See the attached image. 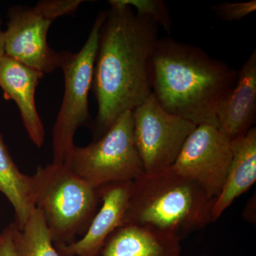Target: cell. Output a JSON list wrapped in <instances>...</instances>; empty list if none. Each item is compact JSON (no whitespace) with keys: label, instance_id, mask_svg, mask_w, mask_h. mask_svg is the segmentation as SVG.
<instances>
[{"label":"cell","instance_id":"cell-1","mask_svg":"<svg viewBox=\"0 0 256 256\" xmlns=\"http://www.w3.org/2000/svg\"><path fill=\"white\" fill-rule=\"evenodd\" d=\"M100 28L92 89L98 104L94 140L121 114L132 111L152 94L149 64L158 38V24L119 0L109 1Z\"/></svg>","mask_w":256,"mask_h":256},{"label":"cell","instance_id":"cell-2","mask_svg":"<svg viewBox=\"0 0 256 256\" xmlns=\"http://www.w3.org/2000/svg\"><path fill=\"white\" fill-rule=\"evenodd\" d=\"M238 72L200 47L159 38L149 64L152 92L165 110L196 126L217 127V112Z\"/></svg>","mask_w":256,"mask_h":256},{"label":"cell","instance_id":"cell-3","mask_svg":"<svg viewBox=\"0 0 256 256\" xmlns=\"http://www.w3.org/2000/svg\"><path fill=\"white\" fill-rule=\"evenodd\" d=\"M216 198L172 168L146 172L133 180L122 225H134L181 233L213 222Z\"/></svg>","mask_w":256,"mask_h":256},{"label":"cell","instance_id":"cell-4","mask_svg":"<svg viewBox=\"0 0 256 256\" xmlns=\"http://www.w3.org/2000/svg\"><path fill=\"white\" fill-rule=\"evenodd\" d=\"M31 186L35 208L43 215L55 248L84 236L100 204L98 188L68 165L52 162L37 168Z\"/></svg>","mask_w":256,"mask_h":256},{"label":"cell","instance_id":"cell-5","mask_svg":"<svg viewBox=\"0 0 256 256\" xmlns=\"http://www.w3.org/2000/svg\"><path fill=\"white\" fill-rule=\"evenodd\" d=\"M106 11L96 18L86 41L79 52H64L60 69L64 76L63 100L52 129V154L54 164H66L75 144L78 128L90 120L89 92L92 88L99 36Z\"/></svg>","mask_w":256,"mask_h":256},{"label":"cell","instance_id":"cell-6","mask_svg":"<svg viewBox=\"0 0 256 256\" xmlns=\"http://www.w3.org/2000/svg\"><path fill=\"white\" fill-rule=\"evenodd\" d=\"M84 2L42 0L34 6L10 8L3 31L4 54L44 74L60 68L64 52L50 46L48 30L57 18L74 14Z\"/></svg>","mask_w":256,"mask_h":256},{"label":"cell","instance_id":"cell-7","mask_svg":"<svg viewBox=\"0 0 256 256\" xmlns=\"http://www.w3.org/2000/svg\"><path fill=\"white\" fill-rule=\"evenodd\" d=\"M65 164L96 188L140 176L144 170L134 142L132 111L121 114L98 139L75 146Z\"/></svg>","mask_w":256,"mask_h":256},{"label":"cell","instance_id":"cell-8","mask_svg":"<svg viewBox=\"0 0 256 256\" xmlns=\"http://www.w3.org/2000/svg\"><path fill=\"white\" fill-rule=\"evenodd\" d=\"M133 133L146 172L171 168L196 124L168 112L152 92L132 110Z\"/></svg>","mask_w":256,"mask_h":256},{"label":"cell","instance_id":"cell-9","mask_svg":"<svg viewBox=\"0 0 256 256\" xmlns=\"http://www.w3.org/2000/svg\"><path fill=\"white\" fill-rule=\"evenodd\" d=\"M232 160V140L216 126L203 124L190 133L172 168L216 198L225 184Z\"/></svg>","mask_w":256,"mask_h":256},{"label":"cell","instance_id":"cell-10","mask_svg":"<svg viewBox=\"0 0 256 256\" xmlns=\"http://www.w3.org/2000/svg\"><path fill=\"white\" fill-rule=\"evenodd\" d=\"M132 182L108 184L98 188L100 208L84 236L72 244L56 248L60 256H98L108 238L122 226Z\"/></svg>","mask_w":256,"mask_h":256},{"label":"cell","instance_id":"cell-11","mask_svg":"<svg viewBox=\"0 0 256 256\" xmlns=\"http://www.w3.org/2000/svg\"><path fill=\"white\" fill-rule=\"evenodd\" d=\"M44 76L5 54L0 60V88L6 100L18 106L25 130L38 148L44 142L45 130L37 111L35 92Z\"/></svg>","mask_w":256,"mask_h":256},{"label":"cell","instance_id":"cell-12","mask_svg":"<svg viewBox=\"0 0 256 256\" xmlns=\"http://www.w3.org/2000/svg\"><path fill=\"white\" fill-rule=\"evenodd\" d=\"M256 112V50L238 72L233 90L217 112V128L230 140L246 134L252 127Z\"/></svg>","mask_w":256,"mask_h":256},{"label":"cell","instance_id":"cell-13","mask_svg":"<svg viewBox=\"0 0 256 256\" xmlns=\"http://www.w3.org/2000/svg\"><path fill=\"white\" fill-rule=\"evenodd\" d=\"M180 236L174 232L122 225L111 234L98 256H181Z\"/></svg>","mask_w":256,"mask_h":256},{"label":"cell","instance_id":"cell-14","mask_svg":"<svg viewBox=\"0 0 256 256\" xmlns=\"http://www.w3.org/2000/svg\"><path fill=\"white\" fill-rule=\"evenodd\" d=\"M232 160L226 180L212 210L213 222L256 181V129L232 140Z\"/></svg>","mask_w":256,"mask_h":256},{"label":"cell","instance_id":"cell-15","mask_svg":"<svg viewBox=\"0 0 256 256\" xmlns=\"http://www.w3.org/2000/svg\"><path fill=\"white\" fill-rule=\"evenodd\" d=\"M0 192L4 195L14 210V223L23 228L35 210L32 194L31 175L22 172L10 154L0 132Z\"/></svg>","mask_w":256,"mask_h":256},{"label":"cell","instance_id":"cell-16","mask_svg":"<svg viewBox=\"0 0 256 256\" xmlns=\"http://www.w3.org/2000/svg\"><path fill=\"white\" fill-rule=\"evenodd\" d=\"M14 224V237L22 256H60L57 252L43 215L37 208L20 229Z\"/></svg>","mask_w":256,"mask_h":256},{"label":"cell","instance_id":"cell-17","mask_svg":"<svg viewBox=\"0 0 256 256\" xmlns=\"http://www.w3.org/2000/svg\"><path fill=\"white\" fill-rule=\"evenodd\" d=\"M121 4L132 8L138 14L150 18L158 26L170 33L172 20L169 10L162 0H119Z\"/></svg>","mask_w":256,"mask_h":256},{"label":"cell","instance_id":"cell-18","mask_svg":"<svg viewBox=\"0 0 256 256\" xmlns=\"http://www.w3.org/2000/svg\"><path fill=\"white\" fill-rule=\"evenodd\" d=\"M217 16L226 22H238L256 10V1L245 2H223L212 8Z\"/></svg>","mask_w":256,"mask_h":256},{"label":"cell","instance_id":"cell-19","mask_svg":"<svg viewBox=\"0 0 256 256\" xmlns=\"http://www.w3.org/2000/svg\"><path fill=\"white\" fill-rule=\"evenodd\" d=\"M0 256H22L15 242L13 223L0 234Z\"/></svg>","mask_w":256,"mask_h":256},{"label":"cell","instance_id":"cell-20","mask_svg":"<svg viewBox=\"0 0 256 256\" xmlns=\"http://www.w3.org/2000/svg\"><path fill=\"white\" fill-rule=\"evenodd\" d=\"M3 31L2 30V18L1 13H0V60L4 56V40H3Z\"/></svg>","mask_w":256,"mask_h":256},{"label":"cell","instance_id":"cell-21","mask_svg":"<svg viewBox=\"0 0 256 256\" xmlns=\"http://www.w3.org/2000/svg\"><path fill=\"white\" fill-rule=\"evenodd\" d=\"M208 256L204 255V256Z\"/></svg>","mask_w":256,"mask_h":256}]
</instances>
